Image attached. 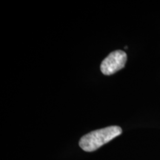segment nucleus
<instances>
[{"label":"nucleus","instance_id":"1","mask_svg":"<svg viewBox=\"0 0 160 160\" xmlns=\"http://www.w3.org/2000/svg\"><path fill=\"white\" fill-rule=\"evenodd\" d=\"M122 133V130L119 126H110L97 130L83 136L79 140V146L85 151H94L121 135Z\"/></svg>","mask_w":160,"mask_h":160},{"label":"nucleus","instance_id":"2","mask_svg":"<svg viewBox=\"0 0 160 160\" xmlns=\"http://www.w3.org/2000/svg\"><path fill=\"white\" fill-rule=\"evenodd\" d=\"M127 61V54L121 50L113 51L108 56L100 66L102 73L109 76L115 73L125 67Z\"/></svg>","mask_w":160,"mask_h":160}]
</instances>
